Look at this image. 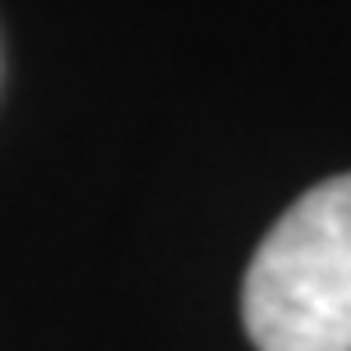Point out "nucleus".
<instances>
[{"mask_svg":"<svg viewBox=\"0 0 351 351\" xmlns=\"http://www.w3.org/2000/svg\"><path fill=\"white\" fill-rule=\"evenodd\" d=\"M242 319L261 351H351V173L311 187L265 233Z\"/></svg>","mask_w":351,"mask_h":351,"instance_id":"nucleus-1","label":"nucleus"}]
</instances>
